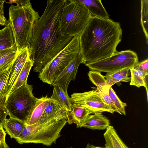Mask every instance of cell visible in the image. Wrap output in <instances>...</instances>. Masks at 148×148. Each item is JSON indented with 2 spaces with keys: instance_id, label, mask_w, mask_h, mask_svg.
<instances>
[{
  "instance_id": "cell-1",
  "label": "cell",
  "mask_w": 148,
  "mask_h": 148,
  "mask_svg": "<svg viewBox=\"0 0 148 148\" xmlns=\"http://www.w3.org/2000/svg\"><path fill=\"white\" fill-rule=\"evenodd\" d=\"M66 1L47 0L44 11L33 29L28 48L35 72L39 73L73 37L63 35L60 29L61 15Z\"/></svg>"
},
{
  "instance_id": "cell-2",
  "label": "cell",
  "mask_w": 148,
  "mask_h": 148,
  "mask_svg": "<svg viewBox=\"0 0 148 148\" xmlns=\"http://www.w3.org/2000/svg\"><path fill=\"white\" fill-rule=\"evenodd\" d=\"M122 30L119 22L92 16L79 35L83 63L87 64L111 56L121 42Z\"/></svg>"
},
{
  "instance_id": "cell-3",
  "label": "cell",
  "mask_w": 148,
  "mask_h": 148,
  "mask_svg": "<svg viewBox=\"0 0 148 148\" xmlns=\"http://www.w3.org/2000/svg\"><path fill=\"white\" fill-rule=\"evenodd\" d=\"M8 20L15 37L18 52L28 47L33 29L40 16L33 8L30 1L23 0L20 5H11Z\"/></svg>"
},
{
  "instance_id": "cell-4",
  "label": "cell",
  "mask_w": 148,
  "mask_h": 148,
  "mask_svg": "<svg viewBox=\"0 0 148 148\" xmlns=\"http://www.w3.org/2000/svg\"><path fill=\"white\" fill-rule=\"evenodd\" d=\"M67 119L53 120L42 124L26 125L21 133L15 139L19 144H41L50 146L55 143Z\"/></svg>"
},
{
  "instance_id": "cell-5",
  "label": "cell",
  "mask_w": 148,
  "mask_h": 148,
  "mask_svg": "<svg viewBox=\"0 0 148 148\" xmlns=\"http://www.w3.org/2000/svg\"><path fill=\"white\" fill-rule=\"evenodd\" d=\"M92 17L88 9L77 0H66L60 18L62 35L73 37L80 35Z\"/></svg>"
},
{
  "instance_id": "cell-6",
  "label": "cell",
  "mask_w": 148,
  "mask_h": 148,
  "mask_svg": "<svg viewBox=\"0 0 148 148\" xmlns=\"http://www.w3.org/2000/svg\"><path fill=\"white\" fill-rule=\"evenodd\" d=\"M33 90L32 86L26 82L6 98L4 106L10 117L25 123L37 99Z\"/></svg>"
},
{
  "instance_id": "cell-7",
  "label": "cell",
  "mask_w": 148,
  "mask_h": 148,
  "mask_svg": "<svg viewBox=\"0 0 148 148\" xmlns=\"http://www.w3.org/2000/svg\"><path fill=\"white\" fill-rule=\"evenodd\" d=\"M80 52L79 35L72 40L39 73L38 77L43 82L51 85L64 68Z\"/></svg>"
},
{
  "instance_id": "cell-8",
  "label": "cell",
  "mask_w": 148,
  "mask_h": 148,
  "mask_svg": "<svg viewBox=\"0 0 148 148\" xmlns=\"http://www.w3.org/2000/svg\"><path fill=\"white\" fill-rule=\"evenodd\" d=\"M139 62L137 53L130 50L116 51L105 59L85 64L90 71L111 73L134 67Z\"/></svg>"
},
{
  "instance_id": "cell-9",
  "label": "cell",
  "mask_w": 148,
  "mask_h": 148,
  "mask_svg": "<svg viewBox=\"0 0 148 148\" xmlns=\"http://www.w3.org/2000/svg\"><path fill=\"white\" fill-rule=\"evenodd\" d=\"M71 98L73 103L83 106L93 114L103 112L113 114L116 112L114 108L103 102L97 89L82 93H73Z\"/></svg>"
},
{
  "instance_id": "cell-10",
  "label": "cell",
  "mask_w": 148,
  "mask_h": 148,
  "mask_svg": "<svg viewBox=\"0 0 148 148\" xmlns=\"http://www.w3.org/2000/svg\"><path fill=\"white\" fill-rule=\"evenodd\" d=\"M83 58L80 52L64 68L51 86H60L65 92H67L69 83L71 80L75 79L79 66L81 64L83 63Z\"/></svg>"
},
{
  "instance_id": "cell-11",
  "label": "cell",
  "mask_w": 148,
  "mask_h": 148,
  "mask_svg": "<svg viewBox=\"0 0 148 148\" xmlns=\"http://www.w3.org/2000/svg\"><path fill=\"white\" fill-rule=\"evenodd\" d=\"M29 57V54L28 47L18 52L10 68L8 83V94L7 97L8 96L14 86L24 65Z\"/></svg>"
},
{
  "instance_id": "cell-12",
  "label": "cell",
  "mask_w": 148,
  "mask_h": 148,
  "mask_svg": "<svg viewBox=\"0 0 148 148\" xmlns=\"http://www.w3.org/2000/svg\"><path fill=\"white\" fill-rule=\"evenodd\" d=\"M68 110L56 101L51 99L38 123L42 124L51 120L67 119Z\"/></svg>"
},
{
  "instance_id": "cell-13",
  "label": "cell",
  "mask_w": 148,
  "mask_h": 148,
  "mask_svg": "<svg viewBox=\"0 0 148 148\" xmlns=\"http://www.w3.org/2000/svg\"><path fill=\"white\" fill-rule=\"evenodd\" d=\"M101 73L94 71H90L88 74L89 79L97 87V89L99 92L103 102L116 110V108L109 95L110 87L108 85L105 76Z\"/></svg>"
},
{
  "instance_id": "cell-14",
  "label": "cell",
  "mask_w": 148,
  "mask_h": 148,
  "mask_svg": "<svg viewBox=\"0 0 148 148\" xmlns=\"http://www.w3.org/2000/svg\"><path fill=\"white\" fill-rule=\"evenodd\" d=\"M109 120L103 114L102 112H95L89 114L82 124L84 127L92 130H104L110 125Z\"/></svg>"
},
{
  "instance_id": "cell-15",
  "label": "cell",
  "mask_w": 148,
  "mask_h": 148,
  "mask_svg": "<svg viewBox=\"0 0 148 148\" xmlns=\"http://www.w3.org/2000/svg\"><path fill=\"white\" fill-rule=\"evenodd\" d=\"M92 114V112L83 106L73 103L71 109L68 111L67 123L76 124L77 128L81 127L87 116Z\"/></svg>"
},
{
  "instance_id": "cell-16",
  "label": "cell",
  "mask_w": 148,
  "mask_h": 148,
  "mask_svg": "<svg viewBox=\"0 0 148 148\" xmlns=\"http://www.w3.org/2000/svg\"><path fill=\"white\" fill-rule=\"evenodd\" d=\"M50 98L46 95L37 98L35 105L25 123L26 125H32L38 123L50 100Z\"/></svg>"
},
{
  "instance_id": "cell-17",
  "label": "cell",
  "mask_w": 148,
  "mask_h": 148,
  "mask_svg": "<svg viewBox=\"0 0 148 148\" xmlns=\"http://www.w3.org/2000/svg\"><path fill=\"white\" fill-rule=\"evenodd\" d=\"M88 10L92 16L110 18L101 0H77Z\"/></svg>"
},
{
  "instance_id": "cell-18",
  "label": "cell",
  "mask_w": 148,
  "mask_h": 148,
  "mask_svg": "<svg viewBox=\"0 0 148 148\" xmlns=\"http://www.w3.org/2000/svg\"><path fill=\"white\" fill-rule=\"evenodd\" d=\"M106 148H129L119 137L114 127L110 125L103 134Z\"/></svg>"
},
{
  "instance_id": "cell-19",
  "label": "cell",
  "mask_w": 148,
  "mask_h": 148,
  "mask_svg": "<svg viewBox=\"0 0 148 148\" xmlns=\"http://www.w3.org/2000/svg\"><path fill=\"white\" fill-rule=\"evenodd\" d=\"M16 45L15 37L9 21L0 30V51L11 48Z\"/></svg>"
},
{
  "instance_id": "cell-20",
  "label": "cell",
  "mask_w": 148,
  "mask_h": 148,
  "mask_svg": "<svg viewBox=\"0 0 148 148\" xmlns=\"http://www.w3.org/2000/svg\"><path fill=\"white\" fill-rule=\"evenodd\" d=\"M26 125L24 122L10 117L6 119L3 126L10 138L15 139L19 136Z\"/></svg>"
},
{
  "instance_id": "cell-21",
  "label": "cell",
  "mask_w": 148,
  "mask_h": 148,
  "mask_svg": "<svg viewBox=\"0 0 148 148\" xmlns=\"http://www.w3.org/2000/svg\"><path fill=\"white\" fill-rule=\"evenodd\" d=\"M130 68H125L111 73H106L105 77L108 85L110 87L119 82H130Z\"/></svg>"
},
{
  "instance_id": "cell-22",
  "label": "cell",
  "mask_w": 148,
  "mask_h": 148,
  "mask_svg": "<svg viewBox=\"0 0 148 148\" xmlns=\"http://www.w3.org/2000/svg\"><path fill=\"white\" fill-rule=\"evenodd\" d=\"M53 86L52 94L50 98L62 106L68 111L70 110L73 103L67 92L60 86Z\"/></svg>"
},
{
  "instance_id": "cell-23",
  "label": "cell",
  "mask_w": 148,
  "mask_h": 148,
  "mask_svg": "<svg viewBox=\"0 0 148 148\" xmlns=\"http://www.w3.org/2000/svg\"><path fill=\"white\" fill-rule=\"evenodd\" d=\"M13 62L0 69V104H4L8 94L9 75Z\"/></svg>"
},
{
  "instance_id": "cell-24",
  "label": "cell",
  "mask_w": 148,
  "mask_h": 148,
  "mask_svg": "<svg viewBox=\"0 0 148 148\" xmlns=\"http://www.w3.org/2000/svg\"><path fill=\"white\" fill-rule=\"evenodd\" d=\"M130 71L131 75L130 85L136 86L138 88L142 86H144L147 89V95L146 77L148 75V72L141 71L133 67L130 68Z\"/></svg>"
},
{
  "instance_id": "cell-25",
  "label": "cell",
  "mask_w": 148,
  "mask_h": 148,
  "mask_svg": "<svg viewBox=\"0 0 148 148\" xmlns=\"http://www.w3.org/2000/svg\"><path fill=\"white\" fill-rule=\"evenodd\" d=\"M33 63L32 60L29 57L24 65L16 82L9 95L24 83L27 82V79L30 71L33 67Z\"/></svg>"
},
{
  "instance_id": "cell-26",
  "label": "cell",
  "mask_w": 148,
  "mask_h": 148,
  "mask_svg": "<svg viewBox=\"0 0 148 148\" xmlns=\"http://www.w3.org/2000/svg\"><path fill=\"white\" fill-rule=\"evenodd\" d=\"M140 23L147 44L148 43V0H141Z\"/></svg>"
},
{
  "instance_id": "cell-27",
  "label": "cell",
  "mask_w": 148,
  "mask_h": 148,
  "mask_svg": "<svg viewBox=\"0 0 148 148\" xmlns=\"http://www.w3.org/2000/svg\"><path fill=\"white\" fill-rule=\"evenodd\" d=\"M109 95L116 108L117 112L121 115H125V108L127 106L126 103L120 100L112 87L109 89Z\"/></svg>"
},
{
  "instance_id": "cell-28",
  "label": "cell",
  "mask_w": 148,
  "mask_h": 148,
  "mask_svg": "<svg viewBox=\"0 0 148 148\" xmlns=\"http://www.w3.org/2000/svg\"><path fill=\"white\" fill-rule=\"evenodd\" d=\"M18 51L11 53L0 58V69L12 63L15 59Z\"/></svg>"
},
{
  "instance_id": "cell-29",
  "label": "cell",
  "mask_w": 148,
  "mask_h": 148,
  "mask_svg": "<svg viewBox=\"0 0 148 148\" xmlns=\"http://www.w3.org/2000/svg\"><path fill=\"white\" fill-rule=\"evenodd\" d=\"M133 67L141 71L148 72V59L147 58L141 62H138Z\"/></svg>"
},
{
  "instance_id": "cell-30",
  "label": "cell",
  "mask_w": 148,
  "mask_h": 148,
  "mask_svg": "<svg viewBox=\"0 0 148 148\" xmlns=\"http://www.w3.org/2000/svg\"><path fill=\"white\" fill-rule=\"evenodd\" d=\"M8 115L4 104H0V125H3Z\"/></svg>"
},
{
  "instance_id": "cell-31",
  "label": "cell",
  "mask_w": 148,
  "mask_h": 148,
  "mask_svg": "<svg viewBox=\"0 0 148 148\" xmlns=\"http://www.w3.org/2000/svg\"><path fill=\"white\" fill-rule=\"evenodd\" d=\"M4 1L0 0V24L5 26L7 24L8 21L4 15Z\"/></svg>"
},
{
  "instance_id": "cell-32",
  "label": "cell",
  "mask_w": 148,
  "mask_h": 148,
  "mask_svg": "<svg viewBox=\"0 0 148 148\" xmlns=\"http://www.w3.org/2000/svg\"><path fill=\"white\" fill-rule=\"evenodd\" d=\"M17 51V49L16 45L10 49L0 51V58L11 53Z\"/></svg>"
},
{
  "instance_id": "cell-33",
  "label": "cell",
  "mask_w": 148,
  "mask_h": 148,
  "mask_svg": "<svg viewBox=\"0 0 148 148\" xmlns=\"http://www.w3.org/2000/svg\"><path fill=\"white\" fill-rule=\"evenodd\" d=\"M6 134L3 126L0 125V144L5 142Z\"/></svg>"
},
{
  "instance_id": "cell-34",
  "label": "cell",
  "mask_w": 148,
  "mask_h": 148,
  "mask_svg": "<svg viewBox=\"0 0 148 148\" xmlns=\"http://www.w3.org/2000/svg\"><path fill=\"white\" fill-rule=\"evenodd\" d=\"M0 148H10L5 142L0 144Z\"/></svg>"
},
{
  "instance_id": "cell-35",
  "label": "cell",
  "mask_w": 148,
  "mask_h": 148,
  "mask_svg": "<svg viewBox=\"0 0 148 148\" xmlns=\"http://www.w3.org/2000/svg\"><path fill=\"white\" fill-rule=\"evenodd\" d=\"M91 148H106L105 147H96V146H95L92 145H91Z\"/></svg>"
},
{
  "instance_id": "cell-36",
  "label": "cell",
  "mask_w": 148,
  "mask_h": 148,
  "mask_svg": "<svg viewBox=\"0 0 148 148\" xmlns=\"http://www.w3.org/2000/svg\"><path fill=\"white\" fill-rule=\"evenodd\" d=\"M86 148H91V145L89 143H88Z\"/></svg>"
},
{
  "instance_id": "cell-37",
  "label": "cell",
  "mask_w": 148,
  "mask_h": 148,
  "mask_svg": "<svg viewBox=\"0 0 148 148\" xmlns=\"http://www.w3.org/2000/svg\"><path fill=\"white\" fill-rule=\"evenodd\" d=\"M67 148H73L72 147H68Z\"/></svg>"
}]
</instances>
